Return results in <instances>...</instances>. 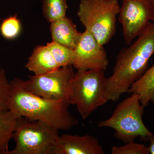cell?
<instances>
[{"mask_svg":"<svg viewBox=\"0 0 154 154\" xmlns=\"http://www.w3.org/2000/svg\"><path fill=\"white\" fill-rule=\"evenodd\" d=\"M118 15L125 42L129 45L152 22L154 19L153 0H122Z\"/></svg>","mask_w":154,"mask_h":154,"instance_id":"cell-8","label":"cell"},{"mask_svg":"<svg viewBox=\"0 0 154 154\" xmlns=\"http://www.w3.org/2000/svg\"><path fill=\"white\" fill-rule=\"evenodd\" d=\"M75 73L72 66L61 67L45 74L29 76L28 80H23V86L26 91L36 96L70 105Z\"/></svg>","mask_w":154,"mask_h":154,"instance_id":"cell-7","label":"cell"},{"mask_svg":"<svg viewBox=\"0 0 154 154\" xmlns=\"http://www.w3.org/2000/svg\"><path fill=\"white\" fill-rule=\"evenodd\" d=\"M51 23L52 41L74 49L79 40L82 33L78 31L76 26L72 19L65 17Z\"/></svg>","mask_w":154,"mask_h":154,"instance_id":"cell-11","label":"cell"},{"mask_svg":"<svg viewBox=\"0 0 154 154\" xmlns=\"http://www.w3.org/2000/svg\"><path fill=\"white\" fill-rule=\"evenodd\" d=\"M144 108L140 102L138 95L132 93L116 106L110 118L99 122L97 126L115 130V137L125 144L134 141L137 137L148 140L154 135L144 124L142 116Z\"/></svg>","mask_w":154,"mask_h":154,"instance_id":"cell-3","label":"cell"},{"mask_svg":"<svg viewBox=\"0 0 154 154\" xmlns=\"http://www.w3.org/2000/svg\"><path fill=\"white\" fill-rule=\"evenodd\" d=\"M104 71L94 69L75 73L69 103L76 106L83 119L108 101Z\"/></svg>","mask_w":154,"mask_h":154,"instance_id":"cell-6","label":"cell"},{"mask_svg":"<svg viewBox=\"0 0 154 154\" xmlns=\"http://www.w3.org/2000/svg\"><path fill=\"white\" fill-rule=\"evenodd\" d=\"M150 145L148 147L149 154H154V135L148 139Z\"/></svg>","mask_w":154,"mask_h":154,"instance_id":"cell-20","label":"cell"},{"mask_svg":"<svg viewBox=\"0 0 154 154\" xmlns=\"http://www.w3.org/2000/svg\"><path fill=\"white\" fill-rule=\"evenodd\" d=\"M120 8L118 0H81L77 15L85 30L104 46L116 33Z\"/></svg>","mask_w":154,"mask_h":154,"instance_id":"cell-5","label":"cell"},{"mask_svg":"<svg viewBox=\"0 0 154 154\" xmlns=\"http://www.w3.org/2000/svg\"><path fill=\"white\" fill-rule=\"evenodd\" d=\"M25 68L34 73V75H40L48 73L59 68L54 58L47 45L38 46L33 52L25 65Z\"/></svg>","mask_w":154,"mask_h":154,"instance_id":"cell-12","label":"cell"},{"mask_svg":"<svg viewBox=\"0 0 154 154\" xmlns=\"http://www.w3.org/2000/svg\"><path fill=\"white\" fill-rule=\"evenodd\" d=\"M21 30V22L16 15L6 18L0 25L1 35L8 40H12L18 37Z\"/></svg>","mask_w":154,"mask_h":154,"instance_id":"cell-17","label":"cell"},{"mask_svg":"<svg viewBox=\"0 0 154 154\" xmlns=\"http://www.w3.org/2000/svg\"><path fill=\"white\" fill-rule=\"evenodd\" d=\"M18 117L11 110L0 112V154H7L8 144L13 139Z\"/></svg>","mask_w":154,"mask_h":154,"instance_id":"cell-14","label":"cell"},{"mask_svg":"<svg viewBox=\"0 0 154 154\" xmlns=\"http://www.w3.org/2000/svg\"><path fill=\"white\" fill-rule=\"evenodd\" d=\"M67 8L66 0H43V15L50 23L65 17Z\"/></svg>","mask_w":154,"mask_h":154,"instance_id":"cell-15","label":"cell"},{"mask_svg":"<svg viewBox=\"0 0 154 154\" xmlns=\"http://www.w3.org/2000/svg\"><path fill=\"white\" fill-rule=\"evenodd\" d=\"M46 45L59 67L72 66L74 56L73 50L54 41L48 43Z\"/></svg>","mask_w":154,"mask_h":154,"instance_id":"cell-16","label":"cell"},{"mask_svg":"<svg viewBox=\"0 0 154 154\" xmlns=\"http://www.w3.org/2000/svg\"><path fill=\"white\" fill-rule=\"evenodd\" d=\"M153 3L154 4V0H153ZM154 22V19H153V21H152V22Z\"/></svg>","mask_w":154,"mask_h":154,"instance_id":"cell-21","label":"cell"},{"mask_svg":"<svg viewBox=\"0 0 154 154\" xmlns=\"http://www.w3.org/2000/svg\"><path fill=\"white\" fill-rule=\"evenodd\" d=\"M154 54V22L132 45L122 48L117 54L112 75L107 78L108 101L116 102L128 92L148 69Z\"/></svg>","mask_w":154,"mask_h":154,"instance_id":"cell-1","label":"cell"},{"mask_svg":"<svg viewBox=\"0 0 154 154\" xmlns=\"http://www.w3.org/2000/svg\"><path fill=\"white\" fill-rule=\"evenodd\" d=\"M73 50L72 66L77 71L94 69L105 70L108 67L109 61L104 46L99 44L87 30L82 33L79 40Z\"/></svg>","mask_w":154,"mask_h":154,"instance_id":"cell-9","label":"cell"},{"mask_svg":"<svg viewBox=\"0 0 154 154\" xmlns=\"http://www.w3.org/2000/svg\"><path fill=\"white\" fill-rule=\"evenodd\" d=\"M2 112V111H0V112Z\"/></svg>","mask_w":154,"mask_h":154,"instance_id":"cell-22","label":"cell"},{"mask_svg":"<svg viewBox=\"0 0 154 154\" xmlns=\"http://www.w3.org/2000/svg\"><path fill=\"white\" fill-rule=\"evenodd\" d=\"M112 154H148V147L145 145L137 143L134 141L125 143L124 146H113L111 148Z\"/></svg>","mask_w":154,"mask_h":154,"instance_id":"cell-18","label":"cell"},{"mask_svg":"<svg viewBox=\"0 0 154 154\" xmlns=\"http://www.w3.org/2000/svg\"><path fill=\"white\" fill-rule=\"evenodd\" d=\"M11 92L8 109L18 118L39 120L58 130H68L79 124L69 110V104L50 100L26 91L23 80L16 78L10 81Z\"/></svg>","mask_w":154,"mask_h":154,"instance_id":"cell-2","label":"cell"},{"mask_svg":"<svg viewBox=\"0 0 154 154\" xmlns=\"http://www.w3.org/2000/svg\"><path fill=\"white\" fill-rule=\"evenodd\" d=\"M128 93L137 94L140 104L144 108L150 102L154 104V64L149 68L139 79L133 84Z\"/></svg>","mask_w":154,"mask_h":154,"instance_id":"cell-13","label":"cell"},{"mask_svg":"<svg viewBox=\"0 0 154 154\" xmlns=\"http://www.w3.org/2000/svg\"><path fill=\"white\" fill-rule=\"evenodd\" d=\"M60 137L58 130L42 122L19 117L13 134L15 148L7 154H56Z\"/></svg>","mask_w":154,"mask_h":154,"instance_id":"cell-4","label":"cell"},{"mask_svg":"<svg viewBox=\"0 0 154 154\" xmlns=\"http://www.w3.org/2000/svg\"><path fill=\"white\" fill-rule=\"evenodd\" d=\"M103 147L96 138L63 134L60 135L56 154H104Z\"/></svg>","mask_w":154,"mask_h":154,"instance_id":"cell-10","label":"cell"},{"mask_svg":"<svg viewBox=\"0 0 154 154\" xmlns=\"http://www.w3.org/2000/svg\"><path fill=\"white\" fill-rule=\"evenodd\" d=\"M11 85L7 78L5 71L3 69H0V111L8 109L10 99Z\"/></svg>","mask_w":154,"mask_h":154,"instance_id":"cell-19","label":"cell"}]
</instances>
